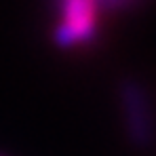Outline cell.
Returning a JSON list of instances; mask_svg holds the SVG:
<instances>
[{"label":"cell","instance_id":"1","mask_svg":"<svg viewBox=\"0 0 156 156\" xmlns=\"http://www.w3.org/2000/svg\"><path fill=\"white\" fill-rule=\"evenodd\" d=\"M61 23L55 32V40L61 47H74L95 36L99 2L97 0H59Z\"/></svg>","mask_w":156,"mask_h":156},{"label":"cell","instance_id":"2","mask_svg":"<svg viewBox=\"0 0 156 156\" xmlns=\"http://www.w3.org/2000/svg\"><path fill=\"white\" fill-rule=\"evenodd\" d=\"M122 99L127 105V122H129L131 137L137 146H148L152 139V127H150V112L146 97L139 87L125 84L122 89Z\"/></svg>","mask_w":156,"mask_h":156}]
</instances>
